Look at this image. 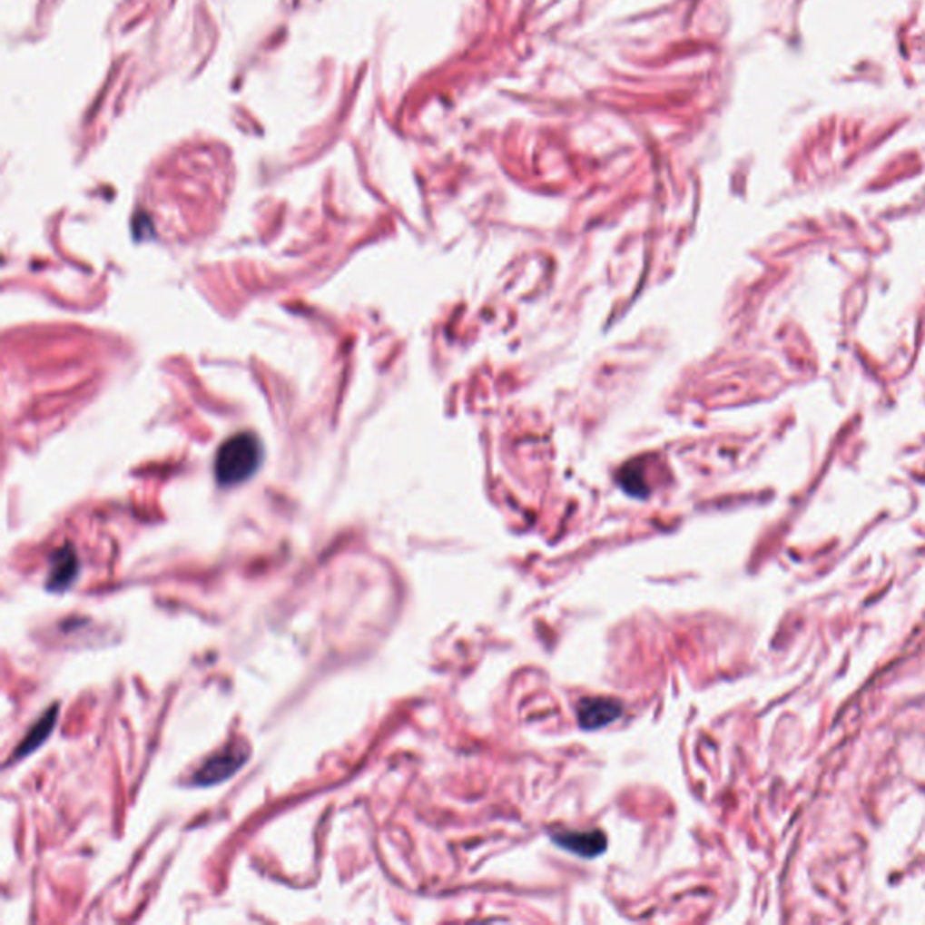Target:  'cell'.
Instances as JSON below:
<instances>
[{
  "instance_id": "6da1fadb",
  "label": "cell",
  "mask_w": 925,
  "mask_h": 925,
  "mask_svg": "<svg viewBox=\"0 0 925 925\" xmlns=\"http://www.w3.org/2000/svg\"><path fill=\"white\" fill-rule=\"evenodd\" d=\"M262 447L255 434L241 432L226 439L215 458V477L222 487H235L250 479L261 467Z\"/></svg>"
},
{
  "instance_id": "7a4b0ae2",
  "label": "cell",
  "mask_w": 925,
  "mask_h": 925,
  "mask_svg": "<svg viewBox=\"0 0 925 925\" xmlns=\"http://www.w3.org/2000/svg\"><path fill=\"white\" fill-rule=\"evenodd\" d=\"M248 761V752L242 746H228L222 752L208 757L197 772L190 777V786H213L235 775Z\"/></svg>"
},
{
  "instance_id": "3957f363",
  "label": "cell",
  "mask_w": 925,
  "mask_h": 925,
  "mask_svg": "<svg viewBox=\"0 0 925 925\" xmlns=\"http://www.w3.org/2000/svg\"><path fill=\"white\" fill-rule=\"evenodd\" d=\"M622 704L613 698H584L576 707L578 723L586 731L607 727L622 716Z\"/></svg>"
},
{
  "instance_id": "277c9868",
  "label": "cell",
  "mask_w": 925,
  "mask_h": 925,
  "mask_svg": "<svg viewBox=\"0 0 925 925\" xmlns=\"http://www.w3.org/2000/svg\"><path fill=\"white\" fill-rule=\"evenodd\" d=\"M554 842L560 848L586 859H595L602 855L607 848L605 835L600 830L593 832H558L552 835Z\"/></svg>"
},
{
  "instance_id": "5b68a950",
  "label": "cell",
  "mask_w": 925,
  "mask_h": 925,
  "mask_svg": "<svg viewBox=\"0 0 925 925\" xmlns=\"http://www.w3.org/2000/svg\"><path fill=\"white\" fill-rule=\"evenodd\" d=\"M76 575H78V558H76V556L73 552H69V550L60 552L56 558H54L53 566H51L47 587L51 591H64V589H67L73 584Z\"/></svg>"
},
{
  "instance_id": "8992f818",
  "label": "cell",
  "mask_w": 925,
  "mask_h": 925,
  "mask_svg": "<svg viewBox=\"0 0 925 925\" xmlns=\"http://www.w3.org/2000/svg\"><path fill=\"white\" fill-rule=\"evenodd\" d=\"M54 718H56V707H53L47 714H44L34 725L33 729L25 734L24 741L20 743V746L15 750L13 757L15 759H20V757H25L27 753H31L34 748H38L44 741L47 740V736L53 733L54 729Z\"/></svg>"
}]
</instances>
